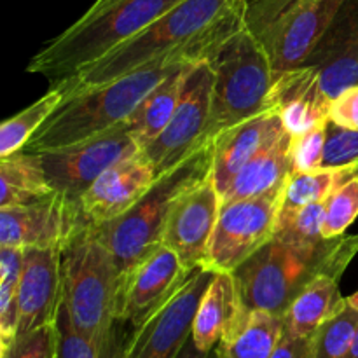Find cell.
Instances as JSON below:
<instances>
[{"mask_svg": "<svg viewBox=\"0 0 358 358\" xmlns=\"http://www.w3.org/2000/svg\"><path fill=\"white\" fill-rule=\"evenodd\" d=\"M247 3L248 0H180L145 30L63 83L77 90L108 83L159 59H208L243 27Z\"/></svg>", "mask_w": 358, "mask_h": 358, "instance_id": "obj_1", "label": "cell"}, {"mask_svg": "<svg viewBox=\"0 0 358 358\" xmlns=\"http://www.w3.org/2000/svg\"><path fill=\"white\" fill-rule=\"evenodd\" d=\"M358 254V234L296 245L273 236L233 271L243 313L266 311L282 317L297 294L320 275L341 278Z\"/></svg>", "mask_w": 358, "mask_h": 358, "instance_id": "obj_2", "label": "cell"}, {"mask_svg": "<svg viewBox=\"0 0 358 358\" xmlns=\"http://www.w3.org/2000/svg\"><path fill=\"white\" fill-rule=\"evenodd\" d=\"M182 62L198 59H159L108 83L69 90L65 100L31 136L23 150L35 154L49 152L110 131L122 124L136 105Z\"/></svg>", "mask_w": 358, "mask_h": 358, "instance_id": "obj_3", "label": "cell"}, {"mask_svg": "<svg viewBox=\"0 0 358 358\" xmlns=\"http://www.w3.org/2000/svg\"><path fill=\"white\" fill-rule=\"evenodd\" d=\"M180 0H96L79 20L44 45L27 72L51 86L73 76L152 24Z\"/></svg>", "mask_w": 358, "mask_h": 358, "instance_id": "obj_4", "label": "cell"}, {"mask_svg": "<svg viewBox=\"0 0 358 358\" xmlns=\"http://www.w3.org/2000/svg\"><path fill=\"white\" fill-rule=\"evenodd\" d=\"M213 69L206 142L231 126L273 108L276 73L255 35L241 27L208 58Z\"/></svg>", "mask_w": 358, "mask_h": 358, "instance_id": "obj_5", "label": "cell"}, {"mask_svg": "<svg viewBox=\"0 0 358 358\" xmlns=\"http://www.w3.org/2000/svg\"><path fill=\"white\" fill-rule=\"evenodd\" d=\"M210 168L212 154L210 142H206L187 159L159 175L142 198L122 215L94 226L98 236L115 257L121 276L163 245L164 224L175 201L208 177Z\"/></svg>", "mask_w": 358, "mask_h": 358, "instance_id": "obj_6", "label": "cell"}, {"mask_svg": "<svg viewBox=\"0 0 358 358\" xmlns=\"http://www.w3.org/2000/svg\"><path fill=\"white\" fill-rule=\"evenodd\" d=\"M121 271L115 257L86 224L62 250V303L83 334L100 339L117 324Z\"/></svg>", "mask_w": 358, "mask_h": 358, "instance_id": "obj_7", "label": "cell"}, {"mask_svg": "<svg viewBox=\"0 0 358 358\" xmlns=\"http://www.w3.org/2000/svg\"><path fill=\"white\" fill-rule=\"evenodd\" d=\"M345 0H248L245 27L268 55L276 76L306 63Z\"/></svg>", "mask_w": 358, "mask_h": 358, "instance_id": "obj_8", "label": "cell"}, {"mask_svg": "<svg viewBox=\"0 0 358 358\" xmlns=\"http://www.w3.org/2000/svg\"><path fill=\"white\" fill-rule=\"evenodd\" d=\"M215 271L198 268L126 339L122 358H177L192 336L196 311Z\"/></svg>", "mask_w": 358, "mask_h": 358, "instance_id": "obj_9", "label": "cell"}, {"mask_svg": "<svg viewBox=\"0 0 358 358\" xmlns=\"http://www.w3.org/2000/svg\"><path fill=\"white\" fill-rule=\"evenodd\" d=\"M283 187L255 198L222 203L206 268L233 273L275 236Z\"/></svg>", "mask_w": 358, "mask_h": 358, "instance_id": "obj_10", "label": "cell"}, {"mask_svg": "<svg viewBox=\"0 0 358 358\" xmlns=\"http://www.w3.org/2000/svg\"><path fill=\"white\" fill-rule=\"evenodd\" d=\"M212 83L213 69L208 59L194 63L187 73L173 117L154 142L140 150L156 177L177 166L206 143Z\"/></svg>", "mask_w": 358, "mask_h": 358, "instance_id": "obj_11", "label": "cell"}, {"mask_svg": "<svg viewBox=\"0 0 358 358\" xmlns=\"http://www.w3.org/2000/svg\"><path fill=\"white\" fill-rule=\"evenodd\" d=\"M138 152L135 138L122 122L76 145L42 152L41 159L52 191L79 199L108 168Z\"/></svg>", "mask_w": 358, "mask_h": 358, "instance_id": "obj_12", "label": "cell"}, {"mask_svg": "<svg viewBox=\"0 0 358 358\" xmlns=\"http://www.w3.org/2000/svg\"><path fill=\"white\" fill-rule=\"evenodd\" d=\"M86 224L79 199L51 192L28 205L0 208V247L63 248Z\"/></svg>", "mask_w": 358, "mask_h": 358, "instance_id": "obj_13", "label": "cell"}, {"mask_svg": "<svg viewBox=\"0 0 358 358\" xmlns=\"http://www.w3.org/2000/svg\"><path fill=\"white\" fill-rule=\"evenodd\" d=\"M220 206L222 198L208 175L185 191L170 210L164 224L163 245L177 254L189 271L206 268Z\"/></svg>", "mask_w": 358, "mask_h": 358, "instance_id": "obj_14", "label": "cell"}, {"mask_svg": "<svg viewBox=\"0 0 358 358\" xmlns=\"http://www.w3.org/2000/svg\"><path fill=\"white\" fill-rule=\"evenodd\" d=\"M192 271L173 250L161 245L121 276L117 320L136 327L164 303Z\"/></svg>", "mask_w": 358, "mask_h": 358, "instance_id": "obj_15", "label": "cell"}, {"mask_svg": "<svg viewBox=\"0 0 358 358\" xmlns=\"http://www.w3.org/2000/svg\"><path fill=\"white\" fill-rule=\"evenodd\" d=\"M318 77L329 101L358 86V0H345L304 63Z\"/></svg>", "mask_w": 358, "mask_h": 358, "instance_id": "obj_16", "label": "cell"}, {"mask_svg": "<svg viewBox=\"0 0 358 358\" xmlns=\"http://www.w3.org/2000/svg\"><path fill=\"white\" fill-rule=\"evenodd\" d=\"M62 247L23 250L17 338L55 324L62 304Z\"/></svg>", "mask_w": 358, "mask_h": 358, "instance_id": "obj_17", "label": "cell"}, {"mask_svg": "<svg viewBox=\"0 0 358 358\" xmlns=\"http://www.w3.org/2000/svg\"><path fill=\"white\" fill-rule=\"evenodd\" d=\"M287 129L276 110L262 112L255 117L222 129L210 140L212 168L210 177L220 198L241 168L250 163L262 149L275 142Z\"/></svg>", "mask_w": 358, "mask_h": 358, "instance_id": "obj_18", "label": "cell"}, {"mask_svg": "<svg viewBox=\"0 0 358 358\" xmlns=\"http://www.w3.org/2000/svg\"><path fill=\"white\" fill-rule=\"evenodd\" d=\"M156 178L142 152L114 164L79 198L84 219L93 226L117 219L142 198Z\"/></svg>", "mask_w": 358, "mask_h": 358, "instance_id": "obj_19", "label": "cell"}, {"mask_svg": "<svg viewBox=\"0 0 358 358\" xmlns=\"http://www.w3.org/2000/svg\"><path fill=\"white\" fill-rule=\"evenodd\" d=\"M329 105L331 101L322 91L317 73L310 66L303 65L276 77L273 108L280 114L290 135L308 131L318 122L329 119Z\"/></svg>", "mask_w": 358, "mask_h": 358, "instance_id": "obj_20", "label": "cell"}, {"mask_svg": "<svg viewBox=\"0 0 358 358\" xmlns=\"http://www.w3.org/2000/svg\"><path fill=\"white\" fill-rule=\"evenodd\" d=\"M243 315L236 280L233 273L215 271L196 311L192 339L203 352H213L220 339L238 324Z\"/></svg>", "mask_w": 358, "mask_h": 358, "instance_id": "obj_21", "label": "cell"}, {"mask_svg": "<svg viewBox=\"0 0 358 358\" xmlns=\"http://www.w3.org/2000/svg\"><path fill=\"white\" fill-rule=\"evenodd\" d=\"M194 63L198 62H182L180 65H177V69L170 76L164 77L136 105L131 115L124 121L126 128L129 129L140 150L145 149L150 142H154L159 136V133L166 128L170 119L173 117L178 101H180L182 91H184L187 73Z\"/></svg>", "mask_w": 358, "mask_h": 358, "instance_id": "obj_22", "label": "cell"}, {"mask_svg": "<svg viewBox=\"0 0 358 358\" xmlns=\"http://www.w3.org/2000/svg\"><path fill=\"white\" fill-rule=\"evenodd\" d=\"M290 173V133L285 131L241 168L222 194V203L269 194L283 187Z\"/></svg>", "mask_w": 358, "mask_h": 358, "instance_id": "obj_23", "label": "cell"}, {"mask_svg": "<svg viewBox=\"0 0 358 358\" xmlns=\"http://www.w3.org/2000/svg\"><path fill=\"white\" fill-rule=\"evenodd\" d=\"M345 303L346 297H343L339 290V276H317L297 294L283 315V332L292 338H310L324 322L334 317Z\"/></svg>", "mask_w": 358, "mask_h": 358, "instance_id": "obj_24", "label": "cell"}, {"mask_svg": "<svg viewBox=\"0 0 358 358\" xmlns=\"http://www.w3.org/2000/svg\"><path fill=\"white\" fill-rule=\"evenodd\" d=\"M282 336V317L266 311L243 313L215 346V358H271Z\"/></svg>", "mask_w": 358, "mask_h": 358, "instance_id": "obj_25", "label": "cell"}, {"mask_svg": "<svg viewBox=\"0 0 358 358\" xmlns=\"http://www.w3.org/2000/svg\"><path fill=\"white\" fill-rule=\"evenodd\" d=\"M51 192L41 154L20 150L0 157V208L28 205Z\"/></svg>", "mask_w": 358, "mask_h": 358, "instance_id": "obj_26", "label": "cell"}, {"mask_svg": "<svg viewBox=\"0 0 358 358\" xmlns=\"http://www.w3.org/2000/svg\"><path fill=\"white\" fill-rule=\"evenodd\" d=\"M357 173L358 170L355 168H346V170L320 168V170L313 171H292L283 185L282 205L278 210L276 227L285 224L304 206L327 201L336 189L341 187Z\"/></svg>", "mask_w": 358, "mask_h": 358, "instance_id": "obj_27", "label": "cell"}, {"mask_svg": "<svg viewBox=\"0 0 358 358\" xmlns=\"http://www.w3.org/2000/svg\"><path fill=\"white\" fill-rule=\"evenodd\" d=\"M55 325L58 334L56 358H122L124 355L126 339L121 336V325H124V322H117L107 334L93 339L73 325L62 303Z\"/></svg>", "mask_w": 358, "mask_h": 358, "instance_id": "obj_28", "label": "cell"}, {"mask_svg": "<svg viewBox=\"0 0 358 358\" xmlns=\"http://www.w3.org/2000/svg\"><path fill=\"white\" fill-rule=\"evenodd\" d=\"M69 93L66 83H59L51 86V90L38 98L30 107L23 108L6 119L0 126V157H7L14 152L24 149L31 136L42 128L45 121L52 115V112L59 107Z\"/></svg>", "mask_w": 358, "mask_h": 358, "instance_id": "obj_29", "label": "cell"}, {"mask_svg": "<svg viewBox=\"0 0 358 358\" xmlns=\"http://www.w3.org/2000/svg\"><path fill=\"white\" fill-rule=\"evenodd\" d=\"M23 250L0 247V355L16 341L20 322V292Z\"/></svg>", "mask_w": 358, "mask_h": 358, "instance_id": "obj_30", "label": "cell"}, {"mask_svg": "<svg viewBox=\"0 0 358 358\" xmlns=\"http://www.w3.org/2000/svg\"><path fill=\"white\" fill-rule=\"evenodd\" d=\"M358 327V308L346 297V303L334 317L313 334L311 358H343L348 353Z\"/></svg>", "mask_w": 358, "mask_h": 358, "instance_id": "obj_31", "label": "cell"}, {"mask_svg": "<svg viewBox=\"0 0 358 358\" xmlns=\"http://www.w3.org/2000/svg\"><path fill=\"white\" fill-rule=\"evenodd\" d=\"M358 217V173L336 189L325 201L322 234L325 240L345 236L346 229Z\"/></svg>", "mask_w": 358, "mask_h": 358, "instance_id": "obj_32", "label": "cell"}, {"mask_svg": "<svg viewBox=\"0 0 358 358\" xmlns=\"http://www.w3.org/2000/svg\"><path fill=\"white\" fill-rule=\"evenodd\" d=\"M325 215V203H315V205L304 206L303 210L290 217L285 224L276 227L275 236L280 240L290 241L296 245H318L325 240L322 234Z\"/></svg>", "mask_w": 358, "mask_h": 358, "instance_id": "obj_33", "label": "cell"}, {"mask_svg": "<svg viewBox=\"0 0 358 358\" xmlns=\"http://www.w3.org/2000/svg\"><path fill=\"white\" fill-rule=\"evenodd\" d=\"M329 119L318 122L308 131L290 135V163L292 171L320 170L327 140Z\"/></svg>", "mask_w": 358, "mask_h": 358, "instance_id": "obj_34", "label": "cell"}, {"mask_svg": "<svg viewBox=\"0 0 358 358\" xmlns=\"http://www.w3.org/2000/svg\"><path fill=\"white\" fill-rule=\"evenodd\" d=\"M322 168L358 170V129H350L329 121Z\"/></svg>", "mask_w": 358, "mask_h": 358, "instance_id": "obj_35", "label": "cell"}, {"mask_svg": "<svg viewBox=\"0 0 358 358\" xmlns=\"http://www.w3.org/2000/svg\"><path fill=\"white\" fill-rule=\"evenodd\" d=\"M56 325L49 324L23 338H17L0 358H56Z\"/></svg>", "mask_w": 358, "mask_h": 358, "instance_id": "obj_36", "label": "cell"}, {"mask_svg": "<svg viewBox=\"0 0 358 358\" xmlns=\"http://www.w3.org/2000/svg\"><path fill=\"white\" fill-rule=\"evenodd\" d=\"M329 121L358 129V86H352L339 93L329 105Z\"/></svg>", "mask_w": 358, "mask_h": 358, "instance_id": "obj_37", "label": "cell"}, {"mask_svg": "<svg viewBox=\"0 0 358 358\" xmlns=\"http://www.w3.org/2000/svg\"><path fill=\"white\" fill-rule=\"evenodd\" d=\"M311 345H313V336L292 338L283 332L271 358H311Z\"/></svg>", "mask_w": 358, "mask_h": 358, "instance_id": "obj_38", "label": "cell"}, {"mask_svg": "<svg viewBox=\"0 0 358 358\" xmlns=\"http://www.w3.org/2000/svg\"><path fill=\"white\" fill-rule=\"evenodd\" d=\"M215 352H203V350H199L198 346H196L194 339H189L187 343H185V346L182 348V352L178 353L177 358H215L213 355Z\"/></svg>", "mask_w": 358, "mask_h": 358, "instance_id": "obj_39", "label": "cell"}, {"mask_svg": "<svg viewBox=\"0 0 358 358\" xmlns=\"http://www.w3.org/2000/svg\"><path fill=\"white\" fill-rule=\"evenodd\" d=\"M343 358H358V327H357V332L355 336H353V341L352 345H350V350L348 353H346Z\"/></svg>", "mask_w": 358, "mask_h": 358, "instance_id": "obj_40", "label": "cell"}, {"mask_svg": "<svg viewBox=\"0 0 358 358\" xmlns=\"http://www.w3.org/2000/svg\"><path fill=\"white\" fill-rule=\"evenodd\" d=\"M348 301H350V303L353 304V306L358 308V290H357L355 294H353V296H350V297H348Z\"/></svg>", "mask_w": 358, "mask_h": 358, "instance_id": "obj_41", "label": "cell"}]
</instances>
